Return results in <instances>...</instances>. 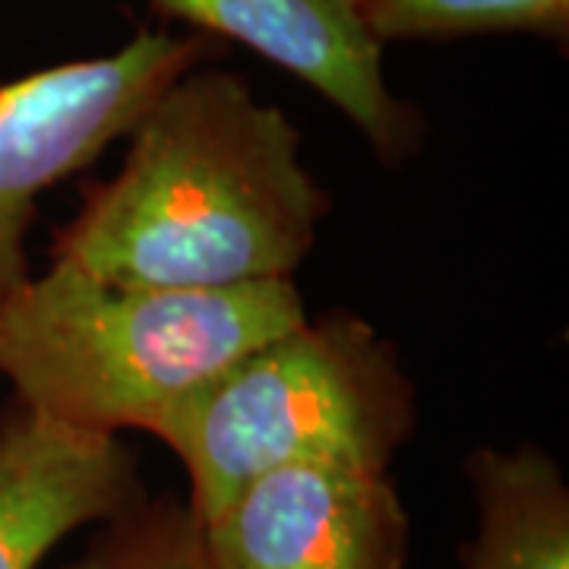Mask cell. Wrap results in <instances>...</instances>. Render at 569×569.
<instances>
[{
  "mask_svg": "<svg viewBox=\"0 0 569 569\" xmlns=\"http://www.w3.org/2000/svg\"><path fill=\"white\" fill-rule=\"evenodd\" d=\"M329 206L291 118L203 63L142 111L118 174L86 187L51 253L118 284L276 282L305 263Z\"/></svg>",
  "mask_w": 569,
  "mask_h": 569,
  "instance_id": "6da1fadb",
  "label": "cell"
},
{
  "mask_svg": "<svg viewBox=\"0 0 569 569\" xmlns=\"http://www.w3.org/2000/svg\"><path fill=\"white\" fill-rule=\"evenodd\" d=\"M305 320L291 279L146 288L54 260L0 313V377L58 425L149 433L190 389Z\"/></svg>",
  "mask_w": 569,
  "mask_h": 569,
  "instance_id": "7a4b0ae2",
  "label": "cell"
},
{
  "mask_svg": "<svg viewBox=\"0 0 569 569\" xmlns=\"http://www.w3.org/2000/svg\"><path fill=\"white\" fill-rule=\"evenodd\" d=\"M418 425L399 351L351 313L298 323L168 406L149 427L190 478L197 522L263 471L346 462L387 471Z\"/></svg>",
  "mask_w": 569,
  "mask_h": 569,
  "instance_id": "3957f363",
  "label": "cell"
},
{
  "mask_svg": "<svg viewBox=\"0 0 569 569\" xmlns=\"http://www.w3.org/2000/svg\"><path fill=\"white\" fill-rule=\"evenodd\" d=\"M224 54L228 44L206 32L140 29L114 54L0 86V313L32 279L29 231L41 193L123 140L171 82Z\"/></svg>",
  "mask_w": 569,
  "mask_h": 569,
  "instance_id": "277c9868",
  "label": "cell"
},
{
  "mask_svg": "<svg viewBox=\"0 0 569 569\" xmlns=\"http://www.w3.org/2000/svg\"><path fill=\"white\" fill-rule=\"evenodd\" d=\"M206 569H406L411 519L387 471L295 462L197 522Z\"/></svg>",
  "mask_w": 569,
  "mask_h": 569,
  "instance_id": "5b68a950",
  "label": "cell"
},
{
  "mask_svg": "<svg viewBox=\"0 0 569 569\" xmlns=\"http://www.w3.org/2000/svg\"><path fill=\"white\" fill-rule=\"evenodd\" d=\"M162 20L238 41L298 77L355 123L377 159L406 162L425 140L418 108L392 96L383 48L367 36L355 0H149Z\"/></svg>",
  "mask_w": 569,
  "mask_h": 569,
  "instance_id": "8992f818",
  "label": "cell"
},
{
  "mask_svg": "<svg viewBox=\"0 0 569 569\" xmlns=\"http://www.w3.org/2000/svg\"><path fill=\"white\" fill-rule=\"evenodd\" d=\"M146 488L118 433L41 418L13 399L0 415V569H39L67 535L102 526Z\"/></svg>",
  "mask_w": 569,
  "mask_h": 569,
  "instance_id": "52a82bcc",
  "label": "cell"
},
{
  "mask_svg": "<svg viewBox=\"0 0 569 569\" xmlns=\"http://www.w3.org/2000/svg\"><path fill=\"white\" fill-rule=\"evenodd\" d=\"M478 531L462 569H569V488L541 447L475 449L466 462Z\"/></svg>",
  "mask_w": 569,
  "mask_h": 569,
  "instance_id": "ba28073f",
  "label": "cell"
},
{
  "mask_svg": "<svg viewBox=\"0 0 569 569\" xmlns=\"http://www.w3.org/2000/svg\"><path fill=\"white\" fill-rule=\"evenodd\" d=\"M355 7L380 48L490 32H531L560 44L569 39V0H355Z\"/></svg>",
  "mask_w": 569,
  "mask_h": 569,
  "instance_id": "9c48e42d",
  "label": "cell"
},
{
  "mask_svg": "<svg viewBox=\"0 0 569 569\" xmlns=\"http://www.w3.org/2000/svg\"><path fill=\"white\" fill-rule=\"evenodd\" d=\"M61 569H206L197 516L171 493H146L96 526L80 557Z\"/></svg>",
  "mask_w": 569,
  "mask_h": 569,
  "instance_id": "30bf717a",
  "label": "cell"
}]
</instances>
